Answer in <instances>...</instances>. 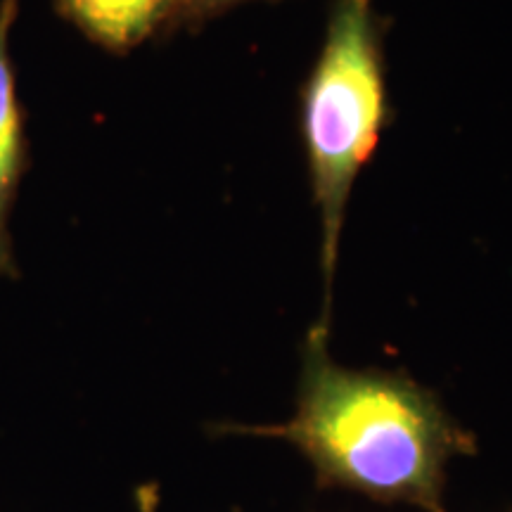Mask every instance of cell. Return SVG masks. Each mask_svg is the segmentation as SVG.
<instances>
[{
  "instance_id": "obj_1",
  "label": "cell",
  "mask_w": 512,
  "mask_h": 512,
  "mask_svg": "<svg viewBox=\"0 0 512 512\" xmlns=\"http://www.w3.org/2000/svg\"><path fill=\"white\" fill-rule=\"evenodd\" d=\"M330 330H309L294 415L273 425H228L226 432L297 448L316 479L377 503L446 510L448 465L475 453L437 394L408 375L339 366Z\"/></svg>"
},
{
  "instance_id": "obj_2",
  "label": "cell",
  "mask_w": 512,
  "mask_h": 512,
  "mask_svg": "<svg viewBox=\"0 0 512 512\" xmlns=\"http://www.w3.org/2000/svg\"><path fill=\"white\" fill-rule=\"evenodd\" d=\"M387 114V74L375 0H335L323 48L302 91L304 147L323 223L325 309L318 325L325 330H330V294L344 211L358 171L380 143Z\"/></svg>"
},
{
  "instance_id": "obj_3",
  "label": "cell",
  "mask_w": 512,
  "mask_h": 512,
  "mask_svg": "<svg viewBox=\"0 0 512 512\" xmlns=\"http://www.w3.org/2000/svg\"><path fill=\"white\" fill-rule=\"evenodd\" d=\"M17 15L19 0H0V278L10 280L19 275L12 252L10 211L29 166L27 124L10 55V34Z\"/></svg>"
},
{
  "instance_id": "obj_4",
  "label": "cell",
  "mask_w": 512,
  "mask_h": 512,
  "mask_svg": "<svg viewBox=\"0 0 512 512\" xmlns=\"http://www.w3.org/2000/svg\"><path fill=\"white\" fill-rule=\"evenodd\" d=\"M55 12L98 48L124 55L171 31L176 0H55Z\"/></svg>"
},
{
  "instance_id": "obj_5",
  "label": "cell",
  "mask_w": 512,
  "mask_h": 512,
  "mask_svg": "<svg viewBox=\"0 0 512 512\" xmlns=\"http://www.w3.org/2000/svg\"><path fill=\"white\" fill-rule=\"evenodd\" d=\"M247 3V0H176L174 22L171 31L176 29H197L207 19L221 15L235 5Z\"/></svg>"
}]
</instances>
